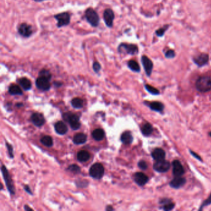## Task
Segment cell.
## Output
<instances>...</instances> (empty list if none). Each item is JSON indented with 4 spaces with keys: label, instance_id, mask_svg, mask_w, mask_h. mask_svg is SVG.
I'll list each match as a JSON object with an SVG mask.
<instances>
[{
    "label": "cell",
    "instance_id": "6da1fadb",
    "mask_svg": "<svg viewBox=\"0 0 211 211\" xmlns=\"http://www.w3.org/2000/svg\"><path fill=\"white\" fill-rule=\"evenodd\" d=\"M84 16L87 22L93 27L99 26L101 19L97 11L92 7H88L84 12Z\"/></svg>",
    "mask_w": 211,
    "mask_h": 211
},
{
    "label": "cell",
    "instance_id": "7a4b0ae2",
    "mask_svg": "<svg viewBox=\"0 0 211 211\" xmlns=\"http://www.w3.org/2000/svg\"><path fill=\"white\" fill-rule=\"evenodd\" d=\"M117 51L120 54L136 55L139 52V48L135 44L123 42L118 45Z\"/></svg>",
    "mask_w": 211,
    "mask_h": 211
},
{
    "label": "cell",
    "instance_id": "3957f363",
    "mask_svg": "<svg viewBox=\"0 0 211 211\" xmlns=\"http://www.w3.org/2000/svg\"><path fill=\"white\" fill-rule=\"evenodd\" d=\"M196 89L201 92H208L211 91V77L202 76L198 79L196 82Z\"/></svg>",
    "mask_w": 211,
    "mask_h": 211
},
{
    "label": "cell",
    "instance_id": "277c9868",
    "mask_svg": "<svg viewBox=\"0 0 211 211\" xmlns=\"http://www.w3.org/2000/svg\"><path fill=\"white\" fill-rule=\"evenodd\" d=\"M63 118L65 121L69 123L71 128L73 130H77L81 127V123L79 121V117L78 115L67 112L63 115Z\"/></svg>",
    "mask_w": 211,
    "mask_h": 211
},
{
    "label": "cell",
    "instance_id": "5b68a950",
    "mask_svg": "<svg viewBox=\"0 0 211 211\" xmlns=\"http://www.w3.org/2000/svg\"><path fill=\"white\" fill-rule=\"evenodd\" d=\"M54 18L57 21L56 26L58 28H61L68 26L71 22V16L68 12H62L54 15Z\"/></svg>",
    "mask_w": 211,
    "mask_h": 211
},
{
    "label": "cell",
    "instance_id": "8992f818",
    "mask_svg": "<svg viewBox=\"0 0 211 211\" xmlns=\"http://www.w3.org/2000/svg\"><path fill=\"white\" fill-rule=\"evenodd\" d=\"M1 172L3 178L5 180L6 185L7 186V188L11 194H15V188L14 186V183L12 181V179L11 177L10 176L7 169H6V166L2 165L1 167Z\"/></svg>",
    "mask_w": 211,
    "mask_h": 211
},
{
    "label": "cell",
    "instance_id": "52a82bcc",
    "mask_svg": "<svg viewBox=\"0 0 211 211\" xmlns=\"http://www.w3.org/2000/svg\"><path fill=\"white\" fill-rule=\"evenodd\" d=\"M17 32L19 35H21V37L27 38L31 37L34 34V31L31 25L26 22H22L18 26Z\"/></svg>",
    "mask_w": 211,
    "mask_h": 211
},
{
    "label": "cell",
    "instance_id": "ba28073f",
    "mask_svg": "<svg viewBox=\"0 0 211 211\" xmlns=\"http://www.w3.org/2000/svg\"><path fill=\"white\" fill-rule=\"evenodd\" d=\"M104 167L99 163H96L92 165L89 170V174L91 176L95 179H101L104 175Z\"/></svg>",
    "mask_w": 211,
    "mask_h": 211
},
{
    "label": "cell",
    "instance_id": "9c48e42d",
    "mask_svg": "<svg viewBox=\"0 0 211 211\" xmlns=\"http://www.w3.org/2000/svg\"><path fill=\"white\" fill-rule=\"evenodd\" d=\"M115 18V12L111 8H106L103 12V19L106 26L108 28L113 27V22Z\"/></svg>",
    "mask_w": 211,
    "mask_h": 211
},
{
    "label": "cell",
    "instance_id": "30bf717a",
    "mask_svg": "<svg viewBox=\"0 0 211 211\" xmlns=\"http://www.w3.org/2000/svg\"><path fill=\"white\" fill-rule=\"evenodd\" d=\"M49 79L46 77L42 76H38V77L36 79L35 84L37 87L43 91H48L50 90L51 85L50 83Z\"/></svg>",
    "mask_w": 211,
    "mask_h": 211
},
{
    "label": "cell",
    "instance_id": "8fae6325",
    "mask_svg": "<svg viewBox=\"0 0 211 211\" xmlns=\"http://www.w3.org/2000/svg\"><path fill=\"white\" fill-rule=\"evenodd\" d=\"M170 168V164L169 162L163 159L156 160L154 164V169L158 172L164 173L167 172Z\"/></svg>",
    "mask_w": 211,
    "mask_h": 211
},
{
    "label": "cell",
    "instance_id": "7c38bea8",
    "mask_svg": "<svg viewBox=\"0 0 211 211\" xmlns=\"http://www.w3.org/2000/svg\"><path fill=\"white\" fill-rule=\"evenodd\" d=\"M141 62L143 65L144 69L146 74L148 76H150L152 74L153 69V63L152 61L146 56L142 55L141 57Z\"/></svg>",
    "mask_w": 211,
    "mask_h": 211
},
{
    "label": "cell",
    "instance_id": "4fadbf2b",
    "mask_svg": "<svg viewBox=\"0 0 211 211\" xmlns=\"http://www.w3.org/2000/svg\"><path fill=\"white\" fill-rule=\"evenodd\" d=\"M209 60V56L206 53H201L193 58L194 62L199 67L206 65Z\"/></svg>",
    "mask_w": 211,
    "mask_h": 211
},
{
    "label": "cell",
    "instance_id": "5bb4252c",
    "mask_svg": "<svg viewBox=\"0 0 211 211\" xmlns=\"http://www.w3.org/2000/svg\"><path fill=\"white\" fill-rule=\"evenodd\" d=\"M31 121L33 124L37 127H41L45 123L43 115L39 113H35L31 116Z\"/></svg>",
    "mask_w": 211,
    "mask_h": 211
},
{
    "label": "cell",
    "instance_id": "9a60e30c",
    "mask_svg": "<svg viewBox=\"0 0 211 211\" xmlns=\"http://www.w3.org/2000/svg\"><path fill=\"white\" fill-rule=\"evenodd\" d=\"M173 174L175 176H181L184 174V168L178 160H174L173 162Z\"/></svg>",
    "mask_w": 211,
    "mask_h": 211
},
{
    "label": "cell",
    "instance_id": "2e32d148",
    "mask_svg": "<svg viewBox=\"0 0 211 211\" xmlns=\"http://www.w3.org/2000/svg\"><path fill=\"white\" fill-rule=\"evenodd\" d=\"M135 181L139 185V186H144L145 185L147 181H149V178L146 175L142 172H138L135 174L134 175Z\"/></svg>",
    "mask_w": 211,
    "mask_h": 211
},
{
    "label": "cell",
    "instance_id": "e0dca14e",
    "mask_svg": "<svg viewBox=\"0 0 211 211\" xmlns=\"http://www.w3.org/2000/svg\"><path fill=\"white\" fill-rule=\"evenodd\" d=\"M55 131L60 135H64L68 132V127L63 121H58L55 125Z\"/></svg>",
    "mask_w": 211,
    "mask_h": 211
},
{
    "label": "cell",
    "instance_id": "ac0fdd59",
    "mask_svg": "<svg viewBox=\"0 0 211 211\" xmlns=\"http://www.w3.org/2000/svg\"><path fill=\"white\" fill-rule=\"evenodd\" d=\"M186 183V179L181 176H175L170 183V185L174 188H179Z\"/></svg>",
    "mask_w": 211,
    "mask_h": 211
},
{
    "label": "cell",
    "instance_id": "d6986e66",
    "mask_svg": "<svg viewBox=\"0 0 211 211\" xmlns=\"http://www.w3.org/2000/svg\"><path fill=\"white\" fill-rule=\"evenodd\" d=\"M152 156L153 159H155V160H163V159H165V152L163 149H160V148H157L152 152Z\"/></svg>",
    "mask_w": 211,
    "mask_h": 211
},
{
    "label": "cell",
    "instance_id": "ffe728a7",
    "mask_svg": "<svg viewBox=\"0 0 211 211\" xmlns=\"http://www.w3.org/2000/svg\"><path fill=\"white\" fill-rule=\"evenodd\" d=\"M18 82L20 84V86L25 90V91H29L32 87V82L27 77H23L20 78L18 80Z\"/></svg>",
    "mask_w": 211,
    "mask_h": 211
},
{
    "label": "cell",
    "instance_id": "44dd1931",
    "mask_svg": "<svg viewBox=\"0 0 211 211\" xmlns=\"http://www.w3.org/2000/svg\"><path fill=\"white\" fill-rule=\"evenodd\" d=\"M87 141V136L84 133H77L73 138V142L75 144H82Z\"/></svg>",
    "mask_w": 211,
    "mask_h": 211
},
{
    "label": "cell",
    "instance_id": "7402d4cb",
    "mask_svg": "<svg viewBox=\"0 0 211 211\" xmlns=\"http://www.w3.org/2000/svg\"><path fill=\"white\" fill-rule=\"evenodd\" d=\"M91 157L90 154L86 150H81L77 154V160L81 162H84L87 161Z\"/></svg>",
    "mask_w": 211,
    "mask_h": 211
},
{
    "label": "cell",
    "instance_id": "603a6c76",
    "mask_svg": "<svg viewBox=\"0 0 211 211\" xmlns=\"http://www.w3.org/2000/svg\"><path fill=\"white\" fill-rule=\"evenodd\" d=\"M121 141L125 144H130L133 141V138L130 131L124 132L121 136Z\"/></svg>",
    "mask_w": 211,
    "mask_h": 211
},
{
    "label": "cell",
    "instance_id": "cb8c5ba5",
    "mask_svg": "<svg viewBox=\"0 0 211 211\" xmlns=\"http://www.w3.org/2000/svg\"><path fill=\"white\" fill-rule=\"evenodd\" d=\"M92 136L96 141H102L104 138L105 132L102 129H96L92 132Z\"/></svg>",
    "mask_w": 211,
    "mask_h": 211
},
{
    "label": "cell",
    "instance_id": "d4e9b609",
    "mask_svg": "<svg viewBox=\"0 0 211 211\" xmlns=\"http://www.w3.org/2000/svg\"><path fill=\"white\" fill-rule=\"evenodd\" d=\"M141 132L145 136H149L153 132V127L150 123H146L142 126L141 128Z\"/></svg>",
    "mask_w": 211,
    "mask_h": 211
},
{
    "label": "cell",
    "instance_id": "484cf974",
    "mask_svg": "<svg viewBox=\"0 0 211 211\" xmlns=\"http://www.w3.org/2000/svg\"><path fill=\"white\" fill-rule=\"evenodd\" d=\"M9 93L11 95H22V91L21 89V87L16 85V84H11L9 87L8 89Z\"/></svg>",
    "mask_w": 211,
    "mask_h": 211
},
{
    "label": "cell",
    "instance_id": "4316f807",
    "mask_svg": "<svg viewBox=\"0 0 211 211\" xmlns=\"http://www.w3.org/2000/svg\"><path fill=\"white\" fill-rule=\"evenodd\" d=\"M128 67L133 71L136 72H140L141 71V68L138 63L134 60H130L128 63H127Z\"/></svg>",
    "mask_w": 211,
    "mask_h": 211
},
{
    "label": "cell",
    "instance_id": "83f0119b",
    "mask_svg": "<svg viewBox=\"0 0 211 211\" xmlns=\"http://www.w3.org/2000/svg\"><path fill=\"white\" fill-rule=\"evenodd\" d=\"M149 107L154 111L162 112L164 108V105L159 102H154L149 104Z\"/></svg>",
    "mask_w": 211,
    "mask_h": 211
},
{
    "label": "cell",
    "instance_id": "f1b7e54d",
    "mask_svg": "<svg viewBox=\"0 0 211 211\" xmlns=\"http://www.w3.org/2000/svg\"><path fill=\"white\" fill-rule=\"evenodd\" d=\"M160 203L163 204V209L165 211H171L175 207V204L172 203L170 201H169L168 199L162 200Z\"/></svg>",
    "mask_w": 211,
    "mask_h": 211
},
{
    "label": "cell",
    "instance_id": "f546056e",
    "mask_svg": "<svg viewBox=\"0 0 211 211\" xmlns=\"http://www.w3.org/2000/svg\"><path fill=\"white\" fill-rule=\"evenodd\" d=\"M40 142L45 146L48 147H50L53 145V139L51 136H45L42 137L40 140Z\"/></svg>",
    "mask_w": 211,
    "mask_h": 211
},
{
    "label": "cell",
    "instance_id": "4dcf8cb0",
    "mask_svg": "<svg viewBox=\"0 0 211 211\" xmlns=\"http://www.w3.org/2000/svg\"><path fill=\"white\" fill-rule=\"evenodd\" d=\"M83 101L80 98H74L71 101V105L75 108H81L83 106Z\"/></svg>",
    "mask_w": 211,
    "mask_h": 211
},
{
    "label": "cell",
    "instance_id": "1f68e13d",
    "mask_svg": "<svg viewBox=\"0 0 211 211\" xmlns=\"http://www.w3.org/2000/svg\"><path fill=\"white\" fill-rule=\"evenodd\" d=\"M145 87L146 89V90L150 92V94H154V95H157V94H159V91L158 89H157L156 88L154 87L153 86H150L149 84H146L145 86Z\"/></svg>",
    "mask_w": 211,
    "mask_h": 211
},
{
    "label": "cell",
    "instance_id": "d6a6232c",
    "mask_svg": "<svg viewBox=\"0 0 211 211\" xmlns=\"http://www.w3.org/2000/svg\"><path fill=\"white\" fill-rule=\"evenodd\" d=\"M39 76L46 77L49 80H50L52 79V75L51 72H50V71L45 70V69L42 70L39 72Z\"/></svg>",
    "mask_w": 211,
    "mask_h": 211
},
{
    "label": "cell",
    "instance_id": "836d02e7",
    "mask_svg": "<svg viewBox=\"0 0 211 211\" xmlns=\"http://www.w3.org/2000/svg\"><path fill=\"white\" fill-rule=\"evenodd\" d=\"M68 170H69L70 172L74 173V174H79L81 172V168L76 164H73V165H71L68 167Z\"/></svg>",
    "mask_w": 211,
    "mask_h": 211
},
{
    "label": "cell",
    "instance_id": "e575fe53",
    "mask_svg": "<svg viewBox=\"0 0 211 211\" xmlns=\"http://www.w3.org/2000/svg\"><path fill=\"white\" fill-rule=\"evenodd\" d=\"M92 69L96 73H99L102 69V66L99 62L94 61L92 65Z\"/></svg>",
    "mask_w": 211,
    "mask_h": 211
},
{
    "label": "cell",
    "instance_id": "d590c367",
    "mask_svg": "<svg viewBox=\"0 0 211 211\" xmlns=\"http://www.w3.org/2000/svg\"><path fill=\"white\" fill-rule=\"evenodd\" d=\"M6 147H7V150H8V154H9V157L11 158H13L14 157V153H13V147L12 146L11 144H9L8 142H6Z\"/></svg>",
    "mask_w": 211,
    "mask_h": 211
},
{
    "label": "cell",
    "instance_id": "8d00e7d4",
    "mask_svg": "<svg viewBox=\"0 0 211 211\" xmlns=\"http://www.w3.org/2000/svg\"><path fill=\"white\" fill-rule=\"evenodd\" d=\"M168 27H169V26H165V27H162V28L159 29L157 30L156 32H155L156 34L157 35V36H159V37H162V36L164 35V34H165V31H167V29Z\"/></svg>",
    "mask_w": 211,
    "mask_h": 211
},
{
    "label": "cell",
    "instance_id": "74e56055",
    "mask_svg": "<svg viewBox=\"0 0 211 211\" xmlns=\"http://www.w3.org/2000/svg\"><path fill=\"white\" fill-rule=\"evenodd\" d=\"M175 56V52L173 50H169L165 53V57L167 58H174Z\"/></svg>",
    "mask_w": 211,
    "mask_h": 211
},
{
    "label": "cell",
    "instance_id": "f35d334b",
    "mask_svg": "<svg viewBox=\"0 0 211 211\" xmlns=\"http://www.w3.org/2000/svg\"><path fill=\"white\" fill-rule=\"evenodd\" d=\"M138 167L141 169V170H146L147 169V163L145 161L141 160L138 163Z\"/></svg>",
    "mask_w": 211,
    "mask_h": 211
},
{
    "label": "cell",
    "instance_id": "ab89813d",
    "mask_svg": "<svg viewBox=\"0 0 211 211\" xmlns=\"http://www.w3.org/2000/svg\"><path fill=\"white\" fill-rule=\"evenodd\" d=\"M211 204V195L209 196V197L204 202V203L203 204L201 208H200V209H202L203 207H205V206H207L208 205H210Z\"/></svg>",
    "mask_w": 211,
    "mask_h": 211
},
{
    "label": "cell",
    "instance_id": "60d3db41",
    "mask_svg": "<svg viewBox=\"0 0 211 211\" xmlns=\"http://www.w3.org/2000/svg\"><path fill=\"white\" fill-rule=\"evenodd\" d=\"M24 189L26 191L27 193H28L29 194L32 195V193L31 189V188H30V187L29 186H27V185L24 186Z\"/></svg>",
    "mask_w": 211,
    "mask_h": 211
},
{
    "label": "cell",
    "instance_id": "b9f144b4",
    "mask_svg": "<svg viewBox=\"0 0 211 211\" xmlns=\"http://www.w3.org/2000/svg\"><path fill=\"white\" fill-rule=\"evenodd\" d=\"M63 85V83L59 81H56L54 82V86H55L56 87H60Z\"/></svg>",
    "mask_w": 211,
    "mask_h": 211
},
{
    "label": "cell",
    "instance_id": "7bdbcfd3",
    "mask_svg": "<svg viewBox=\"0 0 211 211\" xmlns=\"http://www.w3.org/2000/svg\"><path fill=\"white\" fill-rule=\"evenodd\" d=\"M190 152L192 154V155H193V156H194V157H196V158H197L198 160H202V159H201V158L199 156V155H198L196 154H195L194 152H193V151H191V150H190Z\"/></svg>",
    "mask_w": 211,
    "mask_h": 211
},
{
    "label": "cell",
    "instance_id": "ee69618b",
    "mask_svg": "<svg viewBox=\"0 0 211 211\" xmlns=\"http://www.w3.org/2000/svg\"><path fill=\"white\" fill-rule=\"evenodd\" d=\"M24 209H25L26 211H33L32 209H31L30 207H29V206H27V205L24 206Z\"/></svg>",
    "mask_w": 211,
    "mask_h": 211
},
{
    "label": "cell",
    "instance_id": "f6af8a7d",
    "mask_svg": "<svg viewBox=\"0 0 211 211\" xmlns=\"http://www.w3.org/2000/svg\"><path fill=\"white\" fill-rule=\"evenodd\" d=\"M114 209L113 208H111V206H108L106 208V211H113Z\"/></svg>",
    "mask_w": 211,
    "mask_h": 211
},
{
    "label": "cell",
    "instance_id": "bcb514c9",
    "mask_svg": "<svg viewBox=\"0 0 211 211\" xmlns=\"http://www.w3.org/2000/svg\"><path fill=\"white\" fill-rule=\"evenodd\" d=\"M35 2H43V1H47V0H34Z\"/></svg>",
    "mask_w": 211,
    "mask_h": 211
},
{
    "label": "cell",
    "instance_id": "7dc6e473",
    "mask_svg": "<svg viewBox=\"0 0 211 211\" xmlns=\"http://www.w3.org/2000/svg\"><path fill=\"white\" fill-rule=\"evenodd\" d=\"M22 106V104H17V106Z\"/></svg>",
    "mask_w": 211,
    "mask_h": 211
},
{
    "label": "cell",
    "instance_id": "c3c4849f",
    "mask_svg": "<svg viewBox=\"0 0 211 211\" xmlns=\"http://www.w3.org/2000/svg\"><path fill=\"white\" fill-rule=\"evenodd\" d=\"M209 135H210V136H211V133H209Z\"/></svg>",
    "mask_w": 211,
    "mask_h": 211
}]
</instances>
